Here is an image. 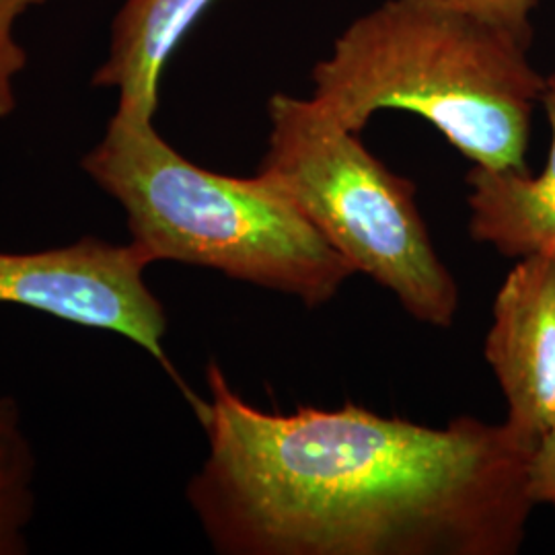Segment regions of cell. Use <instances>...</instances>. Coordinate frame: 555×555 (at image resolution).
Listing matches in <instances>:
<instances>
[{
  "instance_id": "6da1fadb",
  "label": "cell",
  "mask_w": 555,
  "mask_h": 555,
  "mask_svg": "<svg viewBox=\"0 0 555 555\" xmlns=\"http://www.w3.org/2000/svg\"><path fill=\"white\" fill-rule=\"evenodd\" d=\"M198 416L208 456L188 500L224 555H515L535 508V444L504 422L444 428L354 403L272 414L217 362Z\"/></svg>"
},
{
  "instance_id": "7a4b0ae2",
  "label": "cell",
  "mask_w": 555,
  "mask_h": 555,
  "mask_svg": "<svg viewBox=\"0 0 555 555\" xmlns=\"http://www.w3.org/2000/svg\"><path fill=\"white\" fill-rule=\"evenodd\" d=\"M529 48L433 0H387L313 66L311 98L357 134L377 112H412L477 167L522 173L547 80Z\"/></svg>"
},
{
  "instance_id": "3957f363",
  "label": "cell",
  "mask_w": 555,
  "mask_h": 555,
  "mask_svg": "<svg viewBox=\"0 0 555 555\" xmlns=\"http://www.w3.org/2000/svg\"><path fill=\"white\" fill-rule=\"evenodd\" d=\"M82 171L126 212L151 263L181 261L297 297L336 298L354 268L263 176L233 178L185 159L153 119L114 114Z\"/></svg>"
},
{
  "instance_id": "277c9868",
  "label": "cell",
  "mask_w": 555,
  "mask_h": 555,
  "mask_svg": "<svg viewBox=\"0 0 555 555\" xmlns=\"http://www.w3.org/2000/svg\"><path fill=\"white\" fill-rule=\"evenodd\" d=\"M259 176L291 199L354 272L412 318L449 327L459 286L420 215L416 183L393 173L313 98L276 93Z\"/></svg>"
},
{
  "instance_id": "5b68a950",
  "label": "cell",
  "mask_w": 555,
  "mask_h": 555,
  "mask_svg": "<svg viewBox=\"0 0 555 555\" xmlns=\"http://www.w3.org/2000/svg\"><path fill=\"white\" fill-rule=\"evenodd\" d=\"M149 266L134 243L114 245L98 237L31 254L0 251V302L139 344L176 378L196 412L204 399L181 383L163 346L167 313L144 280Z\"/></svg>"
},
{
  "instance_id": "8992f818",
  "label": "cell",
  "mask_w": 555,
  "mask_h": 555,
  "mask_svg": "<svg viewBox=\"0 0 555 555\" xmlns=\"http://www.w3.org/2000/svg\"><path fill=\"white\" fill-rule=\"evenodd\" d=\"M483 357L496 375L508 416L504 424L535 444L555 424V266L518 259L504 278Z\"/></svg>"
},
{
  "instance_id": "52a82bcc",
  "label": "cell",
  "mask_w": 555,
  "mask_h": 555,
  "mask_svg": "<svg viewBox=\"0 0 555 555\" xmlns=\"http://www.w3.org/2000/svg\"><path fill=\"white\" fill-rule=\"evenodd\" d=\"M541 103L552 128L550 157L539 176L474 167L469 185V233L506 258H543L555 266V73Z\"/></svg>"
},
{
  "instance_id": "ba28073f",
  "label": "cell",
  "mask_w": 555,
  "mask_h": 555,
  "mask_svg": "<svg viewBox=\"0 0 555 555\" xmlns=\"http://www.w3.org/2000/svg\"><path fill=\"white\" fill-rule=\"evenodd\" d=\"M215 0H126L112 23L107 59L93 85L118 91L116 114L155 119L163 70Z\"/></svg>"
},
{
  "instance_id": "9c48e42d",
  "label": "cell",
  "mask_w": 555,
  "mask_h": 555,
  "mask_svg": "<svg viewBox=\"0 0 555 555\" xmlns=\"http://www.w3.org/2000/svg\"><path fill=\"white\" fill-rule=\"evenodd\" d=\"M36 513V453L23 428L20 403L0 396V555L27 554Z\"/></svg>"
},
{
  "instance_id": "30bf717a",
  "label": "cell",
  "mask_w": 555,
  "mask_h": 555,
  "mask_svg": "<svg viewBox=\"0 0 555 555\" xmlns=\"http://www.w3.org/2000/svg\"><path fill=\"white\" fill-rule=\"evenodd\" d=\"M48 0H0V119L17 109L15 80L27 64L25 48L15 38L17 21Z\"/></svg>"
},
{
  "instance_id": "8fae6325",
  "label": "cell",
  "mask_w": 555,
  "mask_h": 555,
  "mask_svg": "<svg viewBox=\"0 0 555 555\" xmlns=\"http://www.w3.org/2000/svg\"><path fill=\"white\" fill-rule=\"evenodd\" d=\"M438 4L451 7L469 17L490 23L498 29H504L518 40L533 41L531 15L537 0H433Z\"/></svg>"
},
{
  "instance_id": "7c38bea8",
  "label": "cell",
  "mask_w": 555,
  "mask_h": 555,
  "mask_svg": "<svg viewBox=\"0 0 555 555\" xmlns=\"http://www.w3.org/2000/svg\"><path fill=\"white\" fill-rule=\"evenodd\" d=\"M529 496L533 504H547L555 511V424L545 430L529 459Z\"/></svg>"
}]
</instances>
